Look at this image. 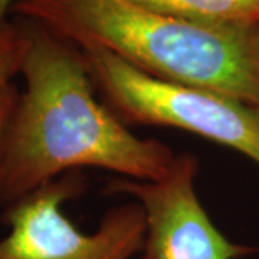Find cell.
Returning <instances> with one entry per match:
<instances>
[{"instance_id": "7a4b0ae2", "label": "cell", "mask_w": 259, "mask_h": 259, "mask_svg": "<svg viewBox=\"0 0 259 259\" xmlns=\"http://www.w3.org/2000/svg\"><path fill=\"white\" fill-rule=\"evenodd\" d=\"M10 15L37 22L82 51H105L157 79L259 107V25L203 26L131 0H16Z\"/></svg>"}, {"instance_id": "9c48e42d", "label": "cell", "mask_w": 259, "mask_h": 259, "mask_svg": "<svg viewBox=\"0 0 259 259\" xmlns=\"http://www.w3.org/2000/svg\"><path fill=\"white\" fill-rule=\"evenodd\" d=\"M16 3V0H0V25H3L6 20H9L10 10L13 8V5Z\"/></svg>"}, {"instance_id": "277c9868", "label": "cell", "mask_w": 259, "mask_h": 259, "mask_svg": "<svg viewBox=\"0 0 259 259\" xmlns=\"http://www.w3.org/2000/svg\"><path fill=\"white\" fill-rule=\"evenodd\" d=\"M87 189L85 177L71 171L8 206L0 259H134L146 238V213L139 202L114 206L97 231L76 228L64 204Z\"/></svg>"}, {"instance_id": "6da1fadb", "label": "cell", "mask_w": 259, "mask_h": 259, "mask_svg": "<svg viewBox=\"0 0 259 259\" xmlns=\"http://www.w3.org/2000/svg\"><path fill=\"white\" fill-rule=\"evenodd\" d=\"M26 32L19 93L3 137L0 203H15L85 167L141 182L166 176L176 153L141 139L102 102L82 49L44 25L18 18Z\"/></svg>"}, {"instance_id": "ba28073f", "label": "cell", "mask_w": 259, "mask_h": 259, "mask_svg": "<svg viewBox=\"0 0 259 259\" xmlns=\"http://www.w3.org/2000/svg\"><path fill=\"white\" fill-rule=\"evenodd\" d=\"M18 88L13 83L0 94V182H2V150H3L5 130H6V125H8L10 114L13 111V107L18 101Z\"/></svg>"}, {"instance_id": "3957f363", "label": "cell", "mask_w": 259, "mask_h": 259, "mask_svg": "<svg viewBox=\"0 0 259 259\" xmlns=\"http://www.w3.org/2000/svg\"><path fill=\"white\" fill-rule=\"evenodd\" d=\"M102 102L127 125H160L233 148L259 166V107L144 74L105 51H83Z\"/></svg>"}, {"instance_id": "52a82bcc", "label": "cell", "mask_w": 259, "mask_h": 259, "mask_svg": "<svg viewBox=\"0 0 259 259\" xmlns=\"http://www.w3.org/2000/svg\"><path fill=\"white\" fill-rule=\"evenodd\" d=\"M26 45V32L18 18L0 25V94L9 88L13 78L20 74Z\"/></svg>"}, {"instance_id": "5b68a950", "label": "cell", "mask_w": 259, "mask_h": 259, "mask_svg": "<svg viewBox=\"0 0 259 259\" xmlns=\"http://www.w3.org/2000/svg\"><path fill=\"white\" fill-rule=\"evenodd\" d=\"M197 173V158L179 153L160 180L117 177L107 185L108 193L131 196L144 209L146 238L136 259H241L256 252L213 223L196 190Z\"/></svg>"}, {"instance_id": "8992f818", "label": "cell", "mask_w": 259, "mask_h": 259, "mask_svg": "<svg viewBox=\"0 0 259 259\" xmlns=\"http://www.w3.org/2000/svg\"><path fill=\"white\" fill-rule=\"evenodd\" d=\"M196 25L228 28L259 25V0H131Z\"/></svg>"}]
</instances>
